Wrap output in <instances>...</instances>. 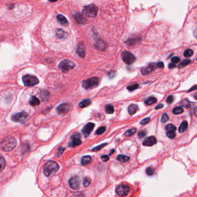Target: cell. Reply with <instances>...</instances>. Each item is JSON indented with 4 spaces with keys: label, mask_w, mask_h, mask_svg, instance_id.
Here are the masks:
<instances>
[{
    "label": "cell",
    "mask_w": 197,
    "mask_h": 197,
    "mask_svg": "<svg viewBox=\"0 0 197 197\" xmlns=\"http://www.w3.org/2000/svg\"><path fill=\"white\" fill-rule=\"evenodd\" d=\"M57 20L59 23V24L63 25V26H68V22L67 19L62 14H59L57 16Z\"/></svg>",
    "instance_id": "e0dca14e"
},
{
    "label": "cell",
    "mask_w": 197,
    "mask_h": 197,
    "mask_svg": "<svg viewBox=\"0 0 197 197\" xmlns=\"http://www.w3.org/2000/svg\"><path fill=\"white\" fill-rule=\"evenodd\" d=\"M49 1L50 2H56L57 1V0H49Z\"/></svg>",
    "instance_id": "9f6ffc18"
},
{
    "label": "cell",
    "mask_w": 197,
    "mask_h": 197,
    "mask_svg": "<svg viewBox=\"0 0 197 197\" xmlns=\"http://www.w3.org/2000/svg\"><path fill=\"white\" fill-rule=\"evenodd\" d=\"M139 87V84H137V83H135V84H131V85H130L128 86V87H127V89L129 91H133L135 90H136V89H137Z\"/></svg>",
    "instance_id": "e575fe53"
},
{
    "label": "cell",
    "mask_w": 197,
    "mask_h": 197,
    "mask_svg": "<svg viewBox=\"0 0 197 197\" xmlns=\"http://www.w3.org/2000/svg\"><path fill=\"white\" fill-rule=\"evenodd\" d=\"M106 145H107V143H103L101 145L97 146L96 147H94V148H93V149H92V151H99V150L102 149V148L104 147V146H105Z\"/></svg>",
    "instance_id": "8d00e7d4"
},
{
    "label": "cell",
    "mask_w": 197,
    "mask_h": 197,
    "mask_svg": "<svg viewBox=\"0 0 197 197\" xmlns=\"http://www.w3.org/2000/svg\"><path fill=\"white\" fill-rule=\"evenodd\" d=\"M157 143V139L154 136L146 138L143 142V145L146 146H151Z\"/></svg>",
    "instance_id": "5bb4252c"
},
{
    "label": "cell",
    "mask_w": 197,
    "mask_h": 197,
    "mask_svg": "<svg viewBox=\"0 0 197 197\" xmlns=\"http://www.w3.org/2000/svg\"><path fill=\"white\" fill-rule=\"evenodd\" d=\"M130 191V187L128 186L125 185V184H121L116 188V192L118 195L120 196H125L128 194Z\"/></svg>",
    "instance_id": "ba28073f"
},
{
    "label": "cell",
    "mask_w": 197,
    "mask_h": 197,
    "mask_svg": "<svg viewBox=\"0 0 197 197\" xmlns=\"http://www.w3.org/2000/svg\"><path fill=\"white\" fill-rule=\"evenodd\" d=\"M6 165V161L3 157L0 156V172L5 168Z\"/></svg>",
    "instance_id": "4316f807"
},
{
    "label": "cell",
    "mask_w": 197,
    "mask_h": 197,
    "mask_svg": "<svg viewBox=\"0 0 197 197\" xmlns=\"http://www.w3.org/2000/svg\"><path fill=\"white\" fill-rule=\"evenodd\" d=\"M165 130L168 132V131H175L176 130V127L174 125L172 124H167L166 127H165Z\"/></svg>",
    "instance_id": "f546056e"
},
{
    "label": "cell",
    "mask_w": 197,
    "mask_h": 197,
    "mask_svg": "<svg viewBox=\"0 0 197 197\" xmlns=\"http://www.w3.org/2000/svg\"><path fill=\"white\" fill-rule=\"evenodd\" d=\"M107 130V128L106 127H101L100 128H99L98 130L96 131V134L97 135H101L102 133H103V132Z\"/></svg>",
    "instance_id": "74e56055"
},
{
    "label": "cell",
    "mask_w": 197,
    "mask_h": 197,
    "mask_svg": "<svg viewBox=\"0 0 197 197\" xmlns=\"http://www.w3.org/2000/svg\"><path fill=\"white\" fill-rule=\"evenodd\" d=\"M122 58L124 62L128 65H130L135 62L136 57L132 53L128 51H124L122 53Z\"/></svg>",
    "instance_id": "52a82bcc"
},
{
    "label": "cell",
    "mask_w": 197,
    "mask_h": 197,
    "mask_svg": "<svg viewBox=\"0 0 197 197\" xmlns=\"http://www.w3.org/2000/svg\"><path fill=\"white\" fill-rule=\"evenodd\" d=\"M28 116V114H27L26 112H20V113H18L13 116L12 119L13 121H14V122H15L22 123L24 122V121L27 119Z\"/></svg>",
    "instance_id": "30bf717a"
},
{
    "label": "cell",
    "mask_w": 197,
    "mask_h": 197,
    "mask_svg": "<svg viewBox=\"0 0 197 197\" xmlns=\"http://www.w3.org/2000/svg\"><path fill=\"white\" fill-rule=\"evenodd\" d=\"M59 165L56 162L49 161L44 166V173L46 176H49L57 172L59 169Z\"/></svg>",
    "instance_id": "7a4b0ae2"
},
{
    "label": "cell",
    "mask_w": 197,
    "mask_h": 197,
    "mask_svg": "<svg viewBox=\"0 0 197 197\" xmlns=\"http://www.w3.org/2000/svg\"><path fill=\"white\" fill-rule=\"evenodd\" d=\"M99 84V78L96 77H93L89 78L88 79L83 80L82 82V86L86 90L92 89L98 86Z\"/></svg>",
    "instance_id": "277c9868"
},
{
    "label": "cell",
    "mask_w": 197,
    "mask_h": 197,
    "mask_svg": "<svg viewBox=\"0 0 197 197\" xmlns=\"http://www.w3.org/2000/svg\"><path fill=\"white\" fill-rule=\"evenodd\" d=\"M196 108H195V109H194V114H195V116H196Z\"/></svg>",
    "instance_id": "11a10c76"
},
{
    "label": "cell",
    "mask_w": 197,
    "mask_h": 197,
    "mask_svg": "<svg viewBox=\"0 0 197 197\" xmlns=\"http://www.w3.org/2000/svg\"><path fill=\"white\" fill-rule=\"evenodd\" d=\"M168 120H169V117L167 115V114L166 113L163 114L161 117V122L163 123H165L168 122Z\"/></svg>",
    "instance_id": "b9f144b4"
},
{
    "label": "cell",
    "mask_w": 197,
    "mask_h": 197,
    "mask_svg": "<svg viewBox=\"0 0 197 197\" xmlns=\"http://www.w3.org/2000/svg\"><path fill=\"white\" fill-rule=\"evenodd\" d=\"M196 90V85H195V86L191 88L190 89V90L188 91L187 92H191L192 90Z\"/></svg>",
    "instance_id": "db71d44e"
},
{
    "label": "cell",
    "mask_w": 197,
    "mask_h": 197,
    "mask_svg": "<svg viewBox=\"0 0 197 197\" xmlns=\"http://www.w3.org/2000/svg\"><path fill=\"white\" fill-rule=\"evenodd\" d=\"M157 67L160 68H163L164 67V64L162 62H158L157 64H156Z\"/></svg>",
    "instance_id": "681fc988"
},
{
    "label": "cell",
    "mask_w": 197,
    "mask_h": 197,
    "mask_svg": "<svg viewBox=\"0 0 197 197\" xmlns=\"http://www.w3.org/2000/svg\"><path fill=\"white\" fill-rule=\"evenodd\" d=\"M72 108V105L71 103H64L57 107V111L58 114H64L71 111Z\"/></svg>",
    "instance_id": "9c48e42d"
},
{
    "label": "cell",
    "mask_w": 197,
    "mask_h": 197,
    "mask_svg": "<svg viewBox=\"0 0 197 197\" xmlns=\"http://www.w3.org/2000/svg\"><path fill=\"white\" fill-rule=\"evenodd\" d=\"M91 160H92V157L90 156H84L83 157L81 160V162L82 165H86L88 164L90 162Z\"/></svg>",
    "instance_id": "cb8c5ba5"
},
{
    "label": "cell",
    "mask_w": 197,
    "mask_h": 197,
    "mask_svg": "<svg viewBox=\"0 0 197 197\" xmlns=\"http://www.w3.org/2000/svg\"><path fill=\"white\" fill-rule=\"evenodd\" d=\"M166 135L169 138L173 139L174 138H175L176 134L175 131H168L166 133Z\"/></svg>",
    "instance_id": "f35d334b"
},
{
    "label": "cell",
    "mask_w": 197,
    "mask_h": 197,
    "mask_svg": "<svg viewBox=\"0 0 197 197\" xmlns=\"http://www.w3.org/2000/svg\"><path fill=\"white\" fill-rule=\"evenodd\" d=\"M192 54H193V51L190 49L186 50L184 52V56L186 57H190L192 56Z\"/></svg>",
    "instance_id": "836d02e7"
},
{
    "label": "cell",
    "mask_w": 197,
    "mask_h": 197,
    "mask_svg": "<svg viewBox=\"0 0 197 197\" xmlns=\"http://www.w3.org/2000/svg\"><path fill=\"white\" fill-rule=\"evenodd\" d=\"M181 105L185 108H189L190 107V101H188V99H185L184 100H183L181 102Z\"/></svg>",
    "instance_id": "d590c367"
},
{
    "label": "cell",
    "mask_w": 197,
    "mask_h": 197,
    "mask_svg": "<svg viewBox=\"0 0 197 197\" xmlns=\"http://www.w3.org/2000/svg\"><path fill=\"white\" fill-rule=\"evenodd\" d=\"M149 121H150V118H149V117L146 118H145V119H143L142 121H141V124H142V125L146 124H147V123L149 122Z\"/></svg>",
    "instance_id": "c3c4849f"
},
{
    "label": "cell",
    "mask_w": 197,
    "mask_h": 197,
    "mask_svg": "<svg viewBox=\"0 0 197 197\" xmlns=\"http://www.w3.org/2000/svg\"><path fill=\"white\" fill-rule=\"evenodd\" d=\"M75 67V64L68 60H64L61 61L58 65V68L63 72H67L69 70L73 69Z\"/></svg>",
    "instance_id": "5b68a950"
},
{
    "label": "cell",
    "mask_w": 197,
    "mask_h": 197,
    "mask_svg": "<svg viewBox=\"0 0 197 197\" xmlns=\"http://www.w3.org/2000/svg\"><path fill=\"white\" fill-rule=\"evenodd\" d=\"M95 127V124L93 123H88L86 125L84 126L82 130V132L83 133L84 137L86 138L87 137L90 133L92 132Z\"/></svg>",
    "instance_id": "7c38bea8"
},
{
    "label": "cell",
    "mask_w": 197,
    "mask_h": 197,
    "mask_svg": "<svg viewBox=\"0 0 197 197\" xmlns=\"http://www.w3.org/2000/svg\"><path fill=\"white\" fill-rule=\"evenodd\" d=\"M163 107H164V105L162 104V103H160V104H158L157 107H156V109H161V108H162Z\"/></svg>",
    "instance_id": "816d5d0a"
},
{
    "label": "cell",
    "mask_w": 197,
    "mask_h": 197,
    "mask_svg": "<svg viewBox=\"0 0 197 197\" xmlns=\"http://www.w3.org/2000/svg\"><path fill=\"white\" fill-rule=\"evenodd\" d=\"M91 183V179L88 177H85L83 180V185L84 187H88Z\"/></svg>",
    "instance_id": "ab89813d"
},
{
    "label": "cell",
    "mask_w": 197,
    "mask_h": 197,
    "mask_svg": "<svg viewBox=\"0 0 197 197\" xmlns=\"http://www.w3.org/2000/svg\"><path fill=\"white\" fill-rule=\"evenodd\" d=\"M95 48L98 49L103 51L107 48L108 45L107 43H106L105 42L102 41V40H99V41H97L96 43L95 44Z\"/></svg>",
    "instance_id": "2e32d148"
},
{
    "label": "cell",
    "mask_w": 197,
    "mask_h": 197,
    "mask_svg": "<svg viewBox=\"0 0 197 197\" xmlns=\"http://www.w3.org/2000/svg\"><path fill=\"white\" fill-rule=\"evenodd\" d=\"M146 135V132L145 130L139 131V132L138 133V137L140 138H142L145 137Z\"/></svg>",
    "instance_id": "7bdbcfd3"
},
{
    "label": "cell",
    "mask_w": 197,
    "mask_h": 197,
    "mask_svg": "<svg viewBox=\"0 0 197 197\" xmlns=\"http://www.w3.org/2000/svg\"><path fill=\"white\" fill-rule=\"evenodd\" d=\"M173 102V97L172 95H169V96L166 99V102L168 104H171Z\"/></svg>",
    "instance_id": "ee69618b"
},
{
    "label": "cell",
    "mask_w": 197,
    "mask_h": 197,
    "mask_svg": "<svg viewBox=\"0 0 197 197\" xmlns=\"http://www.w3.org/2000/svg\"><path fill=\"white\" fill-rule=\"evenodd\" d=\"M128 112L131 115H133L136 113L138 110V106L135 104H131L128 107Z\"/></svg>",
    "instance_id": "d6986e66"
},
{
    "label": "cell",
    "mask_w": 197,
    "mask_h": 197,
    "mask_svg": "<svg viewBox=\"0 0 197 197\" xmlns=\"http://www.w3.org/2000/svg\"><path fill=\"white\" fill-rule=\"evenodd\" d=\"M157 102V99L155 98V97H150L148 99H146L145 101V103L146 104H147L148 105H150L153 104V103H156Z\"/></svg>",
    "instance_id": "83f0119b"
},
{
    "label": "cell",
    "mask_w": 197,
    "mask_h": 197,
    "mask_svg": "<svg viewBox=\"0 0 197 197\" xmlns=\"http://www.w3.org/2000/svg\"><path fill=\"white\" fill-rule=\"evenodd\" d=\"M146 173H147V175H149V176L153 175L154 173V169L151 168V167H149V168H147V169H146Z\"/></svg>",
    "instance_id": "60d3db41"
},
{
    "label": "cell",
    "mask_w": 197,
    "mask_h": 197,
    "mask_svg": "<svg viewBox=\"0 0 197 197\" xmlns=\"http://www.w3.org/2000/svg\"><path fill=\"white\" fill-rule=\"evenodd\" d=\"M69 186L73 190H77L80 186V180L78 176H73L69 181Z\"/></svg>",
    "instance_id": "4fadbf2b"
},
{
    "label": "cell",
    "mask_w": 197,
    "mask_h": 197,
    "mask_svg": "<svg viewBox=\"0 0 197 197\" xmlns=\"http://www.w3.org/2000/svg\"><path fill=\"white\" fill-rule=\"evenodd\" d=\"M81 143H82V142L80 140V139H72V141L69 143V146L71 147H76V146L80 145Z\"/></svg>",
    "instance_id": "d4e9b609"
},
{
    "label": "cell",
    "mask_w": 197,
    "mask_h": 197,
    "mask_svg": "<svg viewBox=\"0 0 197 197\" xmlns=\"http://www.w3.org/2000/svg\"><path fill=\"white\" fill-rule=\"evenodd\" d=\"M168 67H169V68H170V69L174 68L176 67V65L174 63H171V64H170L169 65Z\"/></svg>",
    "instance_id": "f5cc1de1"
},
{
    "label": "cell",
    "mask_w": 197,
    "mask_h": 197,
    "mask_svg": "<svg viewBox=\"0 0 197 197\" xmlns=\"http://www.w3.org/2000/svg\"><path fill=\"white\" fill-rule=\"evenodd\" d=\"M101 160L103 162H107L109 160V157L107 155H103L102 156H101Z\"/></svg>",
    "instance_id": "7dc6e473"
},
{
    "label": "cell",
    "mask_w": 197,
    "mask_h": 197,
    "mask_svg": "<svg viewBox=\"0 0 197 197\" xmlns=\"http://www.w3.org/2000/svg\"><path fill=\"white\" fill-rule=\"evenodd\" d=\"M184 111V109L181 107H176L173 109V113L175 114H180L182 113Z\"/></svg>",
    "instance_id": "4dcf8cb0"
},
{
    "label": "cell",
    "mask_w": 197,
    "mask_h": 197,
    "mask_svg": "<svg viewBox=\"0 0 197 197\" xmlns=\"http://www.w3.org/2000/svg\"><path fill=\"white\" fill-rule=\"evenodd\" d=\"M188 127V123L186 121H184V122L182 123L181 124L179 128V131L180 133H183L186 130H187V128Z\"/></svg>",
    "instance_id": "7402d4cb"
},
{
    "label": "cell",
    "mask_w": 197,
    "mask_h": 197,
    "mask_svg": "<svg viewBox=\"0 0 197 197\" xmlns=\"http://www.w3.org/2000/svg\"><path fill=\"white\" fill-rule=\"evenodd\" d=\"M91 103H92V102H91V100L90 99H84V100H83L82 102H80L79 104V106L80 108H83L86 107H88V105H90Z\"/></svg>",
    "instance_id": "44dd1931"
},
{
    "label": "cell",
    "mask_w": 197,
    "mask_h": 197,
    "mask_svg": "<svg viewBox=\"0 0 197 197\" xmlns=\"http://www.w3.org/2000/svg\"><path fill=\"white\" fill-rule=\"evenodd\" d=\"M156 64L155 63H152L149 64L147 66L143 67V68L141 69V73L143 75H149V73H151L154 70L156 69Z\"/></svg>",
    "instance_id": "8fae6325"
},
{
    "label": "cell",
    "mask_w": 197,
    "mask_h": 197,
    "mask_svg": "<svg viewBox=\"0 0 197 197\" xmlns=\"http://www.w3.org/2000/svg\"><path fill=\"white\" fill-rule=\"evenodd\" d=\"M64 148H63V147H60V149H59V152H58V156H60L61 155V154H62V153H63V152L64 151Z\"/></svg>",
    "instance_id": "f907efd6"
},
{
    "label": "cell",
    "mask_w": 197,
    "mask_h": 197,
    "mask_svg": "<svg viewBox=\"0 0 197 197\" xmlns=\"http://www.w3.org/2000/svg\"><path fill=\"white\" fill-rule=\"evenodd\" d=\"M76 52H77L78 54L82 58H84V56H85V51H84V48L82 45H79L78 46L77 50H76Z\"/></svg>",
    "instance_id": "ac0fdd59"
},
{
    "label": "cell",
    "mask_w": 197,
    "mask_h": 197,
    "mask_svg": "<svg viewBox=\"0 0 197 197\" xmlns=\"http://www.w3.org/2000/svg\"><path fill=\"white\" fill-rule=\"evenodd\" d=\"M130 157L125 156V155H119L117 157V160L122 162H127L130 160Z\"/></svg>",
    "instance_id": "484cf974"
},
{
    "label": "cell",
    "mask_w": 197,
    "mask_h": 197,
    "mask_svg": "<svg viewBox=\"0 0 197 197\" xmlns=\"http://www.w3.org/2000/svg\"><path fill=\"white\" fill-rule=\"evenodd\" d=\"M171 61H172L173 63H178L180 61V58L179 57H173L172 58Z\"/></svg>",
    "instance_id": "f6af8a7d"
},
{
    "label": "cell",
    "mask_w": 197,
    "mask_h": 197,
    "mask_svg": "<svg viewBox=\"0 0 197 197\" xmlns=\"http://www.w3.org/2000/svg\"><path fill=\"white\" fill-rule=\"evenodd\" d=\"M191 63V61L190 60H184L179 64L178 67H179V68H183L184 67L187 66L188 64H190Z\"/></svg>",
    "instance_id": "f1b7e54d"
},
{
    "label": "cell",
    "mask_w": 197,
    "mask_h": 197,
    "mask_svg": "<svg viewBox=\"0 0 197 197\" xmlns=\"http://www.w3.org/2000/svg\"><path fill=\"white\" fill-rule=\"evenodd\" d=\"M50 93L48 90H44L41 93V98L43 101H46L49 98Z\"/></svg>",
    "instance_id": "ffe728a7"
},
{
    "label": "cell",
    "mask_w": 197,
    "mask_h": 197,
    "mask_svg": "<svg viewBox=\"0 0 197 197\" xmlns=\"http://www.w3.org/2000/svg\"><path fill=\"white\" fill-rule=\"evenodd\" d=\"M114 112V108L112 105H108L106 107V113L108 114H112Z\"/></svg>",
    "instance_id": "d6a6232c"
},
{
    "label": "cell",
    "mask_w": 197,
    "mask_h": 197,
    "mask_svg": "<svg viewBox=\"0 0 197 197\" xmlns=\"http://www.w3.org/2000/svg\"><path fill=\"white\" fill-rule=\"evenodd\" d=\"M29 103H30V105H32V106H37V105H38L40 103V101L39 99H38V98H37V97H35V96H33L32 97L31 99H30V101H29Z\"/></svg>",
    "instance_id": "603a6c76"
},
{
    "label": "cell",
    "mask_w": 197,
    "mask_h": 197,
    "mask_svg": "<svg viewBox=\"0 0 197 197\" xmlns=\"http://www.w3.org/2000/svg\"><path fill=\"white\" fill-rule=\"evenodd\" d=\"M16 141L13 137H7L2 141L1 143V148L4 151H11L15 147Z\"/></svg>",
    "instance_id": "6da1fadb"
},
{
    "label": "cell",
    "mask_w": 197,
    "mask_h": 197,
    "mask_svg": "<svg viewBox=\"0 0 197 197\" xmlns=\"http://www.w3.org/2000/svg\"><path fill=\"white\" fill-rule=\"evenodd\" d=\"M98 13V8L94 4H90L84 6L82 10V14L88 18H95Z\"/></svg>",
    "instance_id": "3957f363"
},
{
    "label": "cell",
    "mask_w": 197,
    "mask_h": 197,
    "mask_svg": "<svg viewBox=\"0 0 197 197\" xmlns=\"http://www.w3.org/2000/svg\"><path fill=\"white\" fill-rule=\"evenodd\" d=\"M23 81L25 86H33L39 83V80L35 76L27 75L23 77Z\"/></svg>",
    "instance_id": "8992f818"
},
{
    "label": "cell",
    "mask_w": 197,
    "mask_h": 197,
    "mask_svg": "<svg viewBox=\"0 0 197 197\" xmlns=\"http://www.w3.org/2000/svg\"><path fill=\"white\" fill-rule=\"evenodd\" d=\"M80 137H81V135H80V133H76L75 134H73V135H72L71 137V139H80Z\"/></svg>",
    "instance_id": "bcb514c9"
},
{
    "label": "cell",
    "mask_w": 197,
    "mask_h": 197,
    "mask_svg": "<svg viewBox=\"0 0 197 197\" xmlns=\"http://www.w3.org/2000/svg\"><path fill=\"white\" fill-rule=\"evenodd\" d=\"M73 16L76 22H78V23H79V24H84L86 23V19L80 13H76L74 14Z\"/></svg>",
    "instance_id": "9a60e30c"
},
{
    "label": "cell",
    "mask_w": 197,
    "mask_h": 197,
    "mask_svg": "<svg viewBox=\"0 0 197 197\" xmlns=\"http://www.w3.org/2000/svg\"><path fill=\"white\" fill-rule=\"evenodd\" d=\"M136 131H137V129L135 128L130 129V130L126 131V133H125V135H126V137H130L133 134H134V133L136 132Z\"/></svg>",
    "instance_id": "1f68e13d"
}]
</instances>
